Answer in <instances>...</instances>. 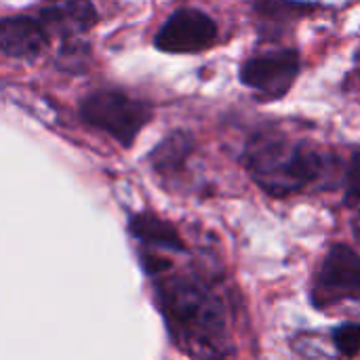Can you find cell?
I'll list each match as a JSON object with an SVG mask.
<instances>
[{
  "label": "cell",
  "instance_id": "1",
  "mask_svg": "<svg viewBox=\"0 0 360 360\" xmlns=\"http://www.w3.org/2000/svg\"><path fill=\"white\" fill-rule=\"evenodd\" d=\"M156 302L175 344L196 360L230 354L228 319L221 300L200 278L173 274L156 285Z\"/></svg>",
  "mask_w": 360,
  "mask_h": 360
},
{
  "label": "cell",
  "instance_id": "2",
  "mask_svg": "<svg viewBox=\"0 0 360 360\" xmlns=\"http://www.w3.org/2000/svg\"><path fill=\"white\" fill-rule=\"evenodd\" d=\"M245 167L272 196H289L321 179L325 158L308 143L281 133H257L245 150Z\"/></svg>",
  "mask_w": 360,
  "mask_h": 360
},
{
  "label": "cell",
  "instance_id": "3",
  "mask_svg": "<svg viewBox=\"0 0 360 360\" xmlns=\"http://www.w3.org/2000/svg\"><path fill=\"white\" fill-rule=\"evenodd\" d=\"M80 114L91 127L112 135L124 148L135 141L139 131L152 118V110L148 103L133 99L122 91L91 93L82 99Z\"/></svg>",
  "mask_w": 360,
  "mask_h": 360
},
{
  "label": "cell",
  "instance_id": "4",
  "mask_svg": "<svg viewBox=\"0 0 360 360\" xmlns=\"http://www.w3.org/2000/svg\"><path fill=\"white\" fill-rule=\"evenodd\" d=\"M312 300L319 308L360 300V259L350 247L335 245L329 249L316 274Z\"/></svg>",
  "mask_w": 360,
  "mask_h": 360
},
{
  "label": "cell",
  "instance_id": "5",
  "mask_svg": "<svg viewBox=\"0 0 360 360\" xmlns=\"http://www.w3.org/2000/svg\"><path fill=\"white\" fill-rule=\"evenodd\" d=\"M300 74V55L293 49L257 55L243 63L240 80L257 91L262 99L274 101L289 93Z\"/></svg>",
  "mask_w": 360,
  "mask_h": 360
},
{
  "label": "cell",
  "instance_id": "6",
  "mask_svg": "<svg viewBox=\"0 0 360 360\" xmlns=\"http://www.w3.org/2000/svg\"><path fill=\"white\" fill-rule=\"evenodd\" d=\"M217 38V23L198 8L175 11L158 30L154 44L162 53L192 55L209 49Z\"/></svg>",
  "mask_w": 360,
  "mask_h": 360
},
{
  "label": "cell",
  "instance_id": "7",
  "mask_svg": "<svg viewBox=\"0 0 360 360\" xmlns=\"http://www.w3.org/2000/svg\"><path fill=\"white\" fill-rule=\"evenodd\" d=\"M49 46V32L34 17H4L0 19V55L34 61Z\"/></svg>",
  "mask_w": 360,
  "mask_h": 360
},
{
  "label": "cell",
  "instance_id": "8",
  "mask_svg": "<svg viewBox=\"0 0 360 360\" xmlns=\"http://www.w3.org/2000/svg\"><path fill=\"white\" fill-rule=\"evenodd\" d=\"M38 21L49 34H84L97 23V11L89 2H57L40 11Z\"/></svg>",
  "mask_w": 360,
  "mask_h": 360
},
{
  "label": "cell",
  "instance_id": "9",
  "mask_svg": "<svg viewBox=\"0 0 360 360\" xmlns=\"http://www.w3.org/2000/svg\"><path fill=\"white\" fill-rule=\"evenodd\" d=\"M131 232L148 249H165V251H181L184 249V243H181L179 234L175 232V228L150 213L133 217Z\"/></svg>",
  "mask_w": 360,
  "mask_h": 360
},
{
  "label": "cell",
  "instance_id": "10",
  "mask_svg": "<svg viewBox=\"0 0 360 360\" xmlns=\"http://www.w3.org/2000/svg\"><path fill=\"white\" fill-rule=\"evenodd\" d=\"M335 348L346 356H356L360 352V325H342L333 333Z\"/></svg>",
  "mask_w": 360,
  "mask_h": 360
},
{
  "label": "cell",
  "instance_id": "11",
  "mask_svg": "<svg viewBox=\"0 0 360 360\" xmlns=\"http://www.w3.org/2000/svg\"><path fill=\"white\" fill-rule=\"evenodd\" d=\"M346 202L348 205L360 202V148L352 154L346 171Z\"/></svg>",
  "mask_w": 360,
  "mask_h": 360
},
{
  "label": "cell",
  "instance_id": "12",
  "mask_svg": "<svg viewBox=\"0 0 360 360\" xmlns=\"http://www.w3.org/2000/svg\"><path fill=\"white\" fill-rule=\"evenodd\" d=\"M352 230H354V236H356V240L360 243V213L354 217V221H352Z\"/></svg>",
  "mask_w": 360,
  "mask_h": 360
}]
</instances>
